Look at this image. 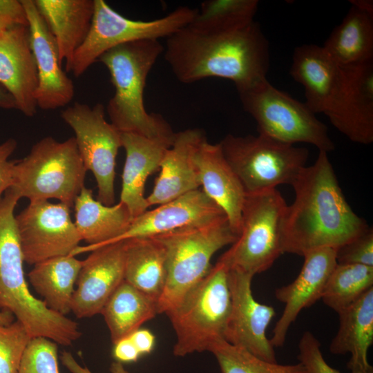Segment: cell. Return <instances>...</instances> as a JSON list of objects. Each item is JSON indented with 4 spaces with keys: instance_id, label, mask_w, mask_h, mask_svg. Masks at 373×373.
Segmentation results:
<instances>
[{
    "instance_id": "cell-1",
    "label": "cell",
    "mask_w": 373,
    "mask_h": 373,
    "mask_svg": "<svg viewBox=\"0 0 373 373\" xmlns=\"http://www.w3.org/2000/svg\"><path fill=\"white\" fill-rule=\"evenodd\" d=\"M163 53L182 83L220 77L237 90L266 78L270 64L269 42L258 22L227 23L200 9L166 38Z\"/></svg>"
},
{
    "instance_id": "cell-2",
    "label": "cell",
    "mask_w": 373,
    "mask_h": 373,
    "mask_svg": "<svg viewBox=\"0 0 373 373\" xmlns=\"http://www.w3.org/2000/svg\"><path fill=\"white\" fill-rule=\"evenodd\" d=\"M291 185L295 198L283 218V254L303 256L316 249H337L370 227L345 200L327 153L319 151Z\"/></svg>"
},
{
    "instance_id": "cell-3",
    "label": "cell",
    "mask_w": 373,
    "mask_h": 373,
    "mask_svg": "<svg viewBox=\"0 0 373 373\" xmlns=\"http://www.w3.org/2000/svg\"><path fill=\"white\" fill-rule=\"evenodd\" d=\"M19 199L9 189L0 201V311L11 313L31 338L45 337L70 345L82 335L77 323L34 296L26 280L14 213Z\"/></svg>"
},
{
    "instance_id": "cell-4",
    "label": "cell",
    "mask_w": 373,
    "mask_h": 373,
    "mask_svg": "<svg viewBox=\"0 0 373 373\" xmlns=\"http://www.w3.org/2000/svg\"><path fill=\"white\" fill-rule=\"evenodd\" d=\"M164 47L159 39L135 41L113 48L99 58L115 88L105 108L111 123L121 133L151 138L174 137L171 125L161 115L149 113L144 102L146 79Z\"/></svg>"
},
{
    "instance_id": "cell-5",
    "label": "cell",
    "mask_w": 373,
    "mask_h": 373,
    "mask_svg": "<svg viewBox=\"0 0 373 373\" xmlns=\"http://www.w3.org/2000/svg\"><path fill=\"white\" fill-rule=\"evenodd\" d=\"M153 237L166 251V280L157 305L158 314L167 316L205 277L212 267L214 254L234 243L238 236L224 217Z\"/></svg>"
},
{
    "instance_id": "cell-6",
    "label": "cell",
    "mask_w": 373,
    "mask_h": 373,
    "mask_svg": "<svg viewBox=\"0 0 373 373\" xmlns=\"http://www.w3.org/2000/svg\"><path fill=\"white\" fill-rule=\"evenodd\" d=\"M87 169L75 137L59 142L47 136L22 160L15 162L10 187L30 201L56 199L71 208L85 186Z\"/></svg>"
},
{
    "instance_id": "cell-7",
    "label": "cell",
    "mask_w": 373,
    "mask_h": 373,
    "mask_svg": "<svg viewBox=\"0 0 373 373\" xmlns=\"http://www.w3.org/2000/svg\"><path fill=\"white\" fill-rule=\"evenodd\" d=\"M229 271L228 262L220 256L180 305L167 315L176 334L175 356L209 351L213 343L224 338L231 306Z\"/></svg>"
},
{
    "instance_id": "cell-8",
    "label": "cell",
    "mask_w": 373,
    "mask_h": 373,
    "mask_svg": "<svg viewBox=\"0 0 373 373\" xmlns=\"http://www.w3.org/2000/svg\"><path fill=\"white\" fill-rule=\"evenodd\" d=\"M237 92L259 134L291 144H309L327 153L335 149L327 126L305 103L275 88L267 77Z\"/></svg>"
},
{
    "instance_id": "cell-9",
    "label": "cell",
    "mask_w": 373,
    "mask_h": 373,
    "mask_svg": "<svg viewBox=\"0 0 373 373\" xmlns=\"http://www.w3.org/2000/svg\"><path fill=\"white\" fill-rule=\"evenodd\" d=\"M246 195L291 184L306 166L309 151L265 135L228 134L220 142Z\"/></svg>"
},
{
    "instance_id": "cell-10",
    "label": "cell",
    "mask_w": 373,
    "mask_h": 373,
    "mask_svg": "<svg viewBox=\"0 0 373 373\" xmlns=\"http://www.w3.org/2000/svg\"><path fill=\"white\" fill-rule=\"evenodd\" d=\"M287 203L276 189L246 195L240 234L221 256L229 267L255 276L283 254L282 222Z\"/></svg>"
},
{
    "instance_id": "cell-11",
    "label": "cell",
    "mask_w": 373,
    "mask_h": 373,
    "mask_svg": "<svg viewBox=\"0 0 373 373\" xmlns=\"http://www.w3.org/2000/svg\"><path fill=\"white\" fill-rule=\"evenodd\" d=\"M94 12L88 32L75 52L70 72L78 77L106 52L117 46L144 39L169 37L190 22L198 8L180 6L153 20L126 18L104 0H94Z\"/></svg>"
},
{
    "instance_id": "cell-12",
    "label": "cell",
    "mask_w": 373,
    "mask_h": 373,
    "mask_svg": "<svg viewBox=\"0 0 373 373\" xmlns=\"http://www.w3.org/2000/svg\"><path fill=\"white\" fill-rule=\"evenodd\" d=\"M101 103L93 106L75 102L61 111L63 120L73 129L77 147L97 187V200L106 206L115 202L116 157L122 147L121 132L105 117Z\"/></svg>"
},
{
    "instance_id": "cell-13",
    "label": "cell",
    "mask_w": 373,
    "mask_h": 373,
    "mask_svg": "<svg viewBox=\"0 0 373 373\" xmlns=\"http://www.w3.org/2000/svg\"><path fill=\"white\" fill-rule=\"evenodd\" d=\"M70 207L48 200L30 201L15 220L24 262L35 265L70 255L82 241Z\"/></svg>"
},
{
    "instance_id": "cell-14",
    "label": "cell",
    "mask_w": 373,
    "mask_h": 373,
    "mask_svg": "<svg viewBox=\"0 0 373 373\" xmlns=\"http://www.w3.org/2000/svg\"><path fill=\"white\" fill-rule=\"evenodd\" d=\"M253 278L251 274L229 267L231 306L223 338L261 359L277 363L274 347L266 334L275 310L256 300L251 291Z\"/></svg>"
},
{
    "instance_id": "cell-15",
    "label": "cell",
    "mask_w": 373,
    "mask_h": 373,
    "mask_svg": "<svg viewBox=\"0 0 373 373\" xmlns=\"http://www.w3.org/2000/svg\"><path fill=\"white\" fill-rule=\"evenodd\" d=\"M26 12L30 48L37 70V108L53 110L68 104L75 94L70 78L61 68L55 40L34 0H21Z\"/></svg>"
},
{
    "instance_id": "cell-16",
    "label": "cell",
    "mask_w": 373,
    "mask_h": 373,
    "mask_svg": "<svg viewBox=\"0 0 373 373\" xmlns=\"http://www.w3.org/2000/svg\"><path fill=\"white\" fill-rule=\"evenodd\" d=\"M84 260L77 280L71 312L79 318L100 314L124 280L126 240L97 247Z\"/></svg>"
},
{
    "instance_id": "cell-17",
    "label": "cell",
    "mask_w": 373,
    "mask_h": 373,
    "mask_svg": "<svg viewBox=\"0 0 373 373\" xmlns=\"http://www.w3.org/2000/svg\"><path fill=\"white\" fill-rule=\"evenodd\" d=\"M342 67L343 86L326 116L350 141L370 144L373 142V60Z\"/></svg>"
},
{
    "instance_id": "cell-18",
    "label": "cell",
    "mask_w": 373,
    "mask_h": 373,
    "mask_svg": "<svg viewBox=\"0 0 373 373\" xmlns=\"http://www.w3.org/2000/svg\"><path fill=\"white\" fill-rule=\"evenodd\" d=\"M336 251V249L325 247L306 252L303 255L304 262L296 278L276 289V298L284 303L285 307L270 339L274 347L284 345L289 327L300 312L321 298L337 264Z\"/></svg>"
},
{
    "instance_id": "cell-19",
    "label": "cell",
    "mask_w": 373,
    "mask_h": 373,
    "mask_svg": "<svg viewBox=\"0 0 373 373\" xmlns=\"http://www.w3.org/2000/svg\"><path fill=\"white\" fill-rule=\"evenodd\" d=\"M224 217H227L224 211L202 189H198L154 209L146 210L135 218L127 231L113 242L157 236L207 224Z\"/></svg>"
},
{
    "instance_id": "cell-20",
    "label": "cell",
    "mask_w": 373,
    "mask_h": 373,
    "mask_svg": "<svg viewBox=\"0 0 373 373\" xmlns=\"http://www.w3.org/2000/svg\"><path fill=\"white\" fill-rule=\"evenodd\" d=\"M206 140L204 131L197 128L175 133L160 163L153 189L146 197L149 207L166 203L201 186L195 154Z\"/></svg>"
},
{
    "instance_id": "cell-21",
    "label": "cell",
    "mask_w": 373,
    "mask_h": 373,
    "mask_svg": "<svg viewBox=\"0 0 373 373\" xmlns=\"http://www.w3.org/2000/svg\"><path fill=\"white\" fill-rule=\"evenodd\" d=\"M0 84L14 98L17 110L27 117L36 114L38 76L28 26H12L0 37Z\"/></svg>"
},
{
    "instance_id": "cell-22",
    "label": "cell",
    "mask_w": 373,
    "mask_h": 373,
    "mask_svg": "<svg viewBox=\"0 0 373 373\" xmlns=\"http://www.w3.org/2000/svg\"><path fill=\"white\" fill-rule=\"evenodd\" d=\"M289 74L303 86L308 108L314 114L326 115L343 86V67L322 46L303 44L294 50Z\"/></svg>"
},
{
    "instance_id": "cell-23",
    "label": "cell",
    "mask_w": 373,
    "mask_h": 373,
    "mask_svg": "<svg viewBox=\"0 0 373 373\" xmlns=\"http://www.w3.org/2000/svg\"><path fill=\"white\" fill-rule=\"evenodd\" d=\"M121 137L126 158L119 202L125 204L134 219L149 208L144 196L146 180L160 169L174 137L151 138L133 133H121Z\"/></svg>"
},
{
    "instance_id": "cell-24",
    "label": "cell",
    "mask_w": 373,
    "mask_h": 373,
    "mask_svg": "<svg viewBox=\"0 0 373 373\" xmlns=\"http://www.w3.org/2000/svg\"><path fill=\"white\" fill-rule=\"evenodd\" d=\"M195 161L202 191L224 211L230 227L238 236L246 194L220 144L204 141L196 152Z\"/></svg>"
},
{
    "instance_id": "cell-25",
    "label": "cell",
    "mask_w": 373,
    "mask_h": 373,
    "mask_svg": "<svg viewBox=\"0 0 373 373\" xmlns=\"http://www.w3.org/2000/svg\"><path fill=\"white\" fill-rule=\"evenodd\" d=\"M75 225L82 240L88 245L78 246L70 254L76 256L115 242L129 228L132 218L122 202L106 206L95 200L93 191L84 186L77 196Z\"/></svg>"
},
{
    "instance_id": "cell-26",
    "label": "cell",
    "mask_w": 373,
    "mask_h": 373,
    "mask_svg": "<svg viewBox=\"0 0 373 373\" xmlns=\"http://www.w3.org/2000/svg\"><path fill=\"white\" fill-rule=\"evenodd\" d=\"M34 1L55 40L61 64L70 72L74 55L90 27L94 0Z\"/></svg>"
},
{
    "instance_id": "cell-27",
    "label": "cell",
    "mask_w": 373,
    "mask_h": 373,
    "mask_svg": "<svg viewBox=\"0 0 373 373\" xmlns=\"http://www.w3.org/2000/svg\"><path fill=\"white\" fill-rule=\"evenodd\" d=\"M338 314L339 327L330 343V352L350 353L347 366L351 373H373L367 360L373 343V287Z\"/></svg>"
},
{
    "instance_id": "cell-28",
    "label": "cell",
    "mask_w": 373,
    "mask_h": 373,
    "mask_svg": "<svg viewBox=\"0 0 373 373\" xmlns=\"http://www.w3.org/2000/svg\"><path fill=\"white\" fill-rule=\"evenodd\" d=\"M126 240L124 280L157 302L166 280V251L155 237Z\"/></svg>"
},
{
    "instance_id": "cell-29",
    "label": "cell",
    "mask_w": 373,
    "mask_h": 373,
    "mask_svg": "<svg viewBox=\"0 0 373 373\" xmlns=\"http://www.w3.org/2000/svg\"><path fill=\"white\" fill-rule=\"evenodd\" d=\"M83 262L71 255L57 256L35 264L28 273L30 285L50 309L64 316L71 312Z\"/></svg>"
},
{
    "instance_id": "cell-30",
    "label": "cell",
    "mask_w": 373,
    "mask_h": 373,
    "mask_svg": "<svg viewBox=\"0 0 373 373\" xmlns=\"http://www.w3.org/2000/svg\"><path fill=\"white\" fill-rule=\"evenodd\" d=\"M322 47L342 66L373 60V15L352 6Z\"/></svg>"
},
{
    "instance_id": "cell-31",
    "label": "cell",
    "mask_w": 373,
    "mask_h": 373,
    "mask_svg": "<svg viewBox=\"0 0 373 373\" xmlns=\"http://www.w3.org/2000/svg\"><path fill=\"white\" fill-rule=\"evenodd\" d=\"M113 343L140 328L157 312V302L124 280L109 298L101 314Z\"/></svg>"
},
{
    "instance_id": "cell-32",
    "label": "cell",
    "mask_w": 373,
    "mask_h": 373,
    "mask_svg": "<svg viewBox=\"0 0 373 373\" xmlns=\"http://www.w3.org/2000/svg\"><path fill=\"white\" fill-rule=\"evenodd\" d=\"M373 287V267L358 264H336L321 299L339 314Z\"/></svg>"
},
{
    "instance_id": "cell-33",
    "label": "cell",
    "mask_w": 373,
    "mask_h": 373,
    "mask_svg": "<svg viewBox=\"0 0 373 373\" xmlns=\"http://www.w3.org/2000/svg\"><path fill=\"white\" fill-rule=\"evenodd\" d=\"M209 351L215 356L222 373H307L300 362L289 365L270 363L224 338L213 343Z\"/></svg>"
},
{
    "instance_id": "cell-34",
    "label": "cell",
    "mask_w": 373,
    "mask_h": 373,
    "mask_svg": "<svg viewBox=\"0 0 373 373\" xmlns=\"http://www.w3.org/2000/svg\"><path fill=\"white\" fill-rule=\"evenodd\" d=\"M17 373H60L57 343L45 337L31 338Z\"/></svg>"
},
{
    "instance_id": "cell-35",
    "label": "cell",
    "mask_w": 373,
    "mask_h": 373,
    "mask_svg": "<svg viewBox=\"0 0 373 373\" xmlns=\"http://www.w3.org/2000/svg\"><path fill=\"white\" fill-rule=\"evenodd\" d=\"M31 339L18 321L0 325V373H17L24 350Z\"/></svg>"
},
{
    "instance_id": "cell-36",
    "label": "cell",
    "mask_w": 373,
    "mask_h": 373,
    "mask_svg": "<svg viewBox=\"0 0 373 373\" xmlns=\"http://www.w3.org/2000/svg\"><path fill=\"white\" fill-rule=\"evenodd\" d=\"M338 264H358L373 267V229L369 227L336 249Z\"/></svg>"
},
{
    "instance_id": "cell-37",
    "label": "cell",
    "mask_w": 373,
    "mask_h": 373,
    "mask_svg": "<svg viewBox=\"0 0 373 373\" xmlns=\"http://www.w3.org/2000/svg\"><path fill=\"white\" fill-rule=\"evenodd\" d=\"M298 360L307 373H341L325 360L321 343L310 332L303 333L298 343Z\"/></svg>"
},
{
    "instance_id": "cell-38",
    "label": "cell",
    "mask_w": 373,
    "mask_h": 373,
    "mask_svg": "<svg viewBox=\"0 0 373 373\" xmlns=\"http://www.w3.org/2000/svg\"><path fill=\"white\" fill-rule=\"evenodd\" d=\"M17 148V142L10 138L0 144V201L3 194L12 184L13 167L15 162L10 161L9 157Z\"/></svg>"
},
{
    "instance_id": "cell-39",
    "label": "cell",
    "mask_w": 373,
    "mask_h": 373,
    "mask_svg": "<svg viewBox=\"0 0 373 373\" xmlns=\"http://www.w3.org/2000/svg\"><path fill=\"white\" fill-rule=\"evenodd\" d=\"M0 21L8 28L17 25L28 26L26 10L21 1L0 0Z\"/></svg>"
},
{
    "instance_id": "cell-40",
    "label": "cell",
    "mask_w": 373,
    "mask_h": 373,
    "mask_svg": "<svg viewBox=\"0 0 373 373\" xmlns=\"http://www.w3.org/2000/svg\"><path fill=\"white\" fill-rule=\"evenodd\" d=\"M113 345V356L119 363L136 362L141 356L129 336L121 338Z\"/></svg>"
},
{
    "instance_id": "cell-41",
    "label": "cell",
    "mask_w": 373,
    "mask_h": 373,
    "mask_svg": "<svg viewBox=\"0 0 373 373\" xmlns=\"http://www.w3.org/2000/svg\"><path fill=\"white\" fill-rule=\"evenodd\" d=\"M61 361L71 373H92L87 367L80 365L69 352L64 351L61 353ZM110 371L111 373H130L125 369L122 363L118 361L111 363Z\"/></svg>"
},
{
    "instance_id": "cell-42",
    "label": "cell",
    "mask_w": 373,
    "mask_h": 373,
    "mask_svg": "<svg viewBox=\"0 0 373 373\" xmlns=\"http://www.w3.org/2000/svg\"><path fill=\"white\" fill-rule=\"evenodd\" d=\"M128 336L141 355L150 354L155 347V337L149 329L139 328Z\"/></svg>"
},
{
    "instance_id": "cell-43",
    "label": "cell",
    "mask_w": 373,
    "mask_h": 373,
    "mask_svg": "<svg viewBox=\"0 0 373 373\" xmlns=\"http://www.w3.org/2000/svg\"><path fill=\"white\" fill-rule=\"evenodd\" d=\"M0 108L5 109H17L14 98L1 84Z\"/></svg>"
},
{
    "instance_id": "cell-44",
    "label": "cell",
    "mask_w": 373,
    "mask_h": 373,
    "mask_svg": "<svg viewBox=\"0 0 373 373\" xmlns=\"http://www.w3.org/2000/svg\"><path fill=\"white\" fill-rule=\"evenodd\" d=\"M352 6L357 9L373 15V1L372 0H351Z\"/></svg>"
},
{
    "instance_id": "cell-45",
    "label": "cell",
    "mask_w": 373,
    "mask_h": 373,
    "mask_svg": "<svg viewBox=\"0 0 373 373\" xmlns=\"http://www.w3.org/2000/svg\"><path fill=\"white\" fill-rule=\"evenodd\" d=\"M15 316L8 312L0 311V325H8L12 323Z\"/></svg>"
},
{
    "instance_id": "cell-46",
    "label": "cell",
    "mask_w": 373,
    "mask_h": 373,
    "mask_svg": "<svg viewBox=\"0 0 373 373\" xmlns=\"http://www.w3.org/2000/svg\"><path fill=\"white\" fill-rule=\"evenodd\" d=\"M8 28H9L7 26L0 21V37Z\"/></svg>"
}]
</instances>
